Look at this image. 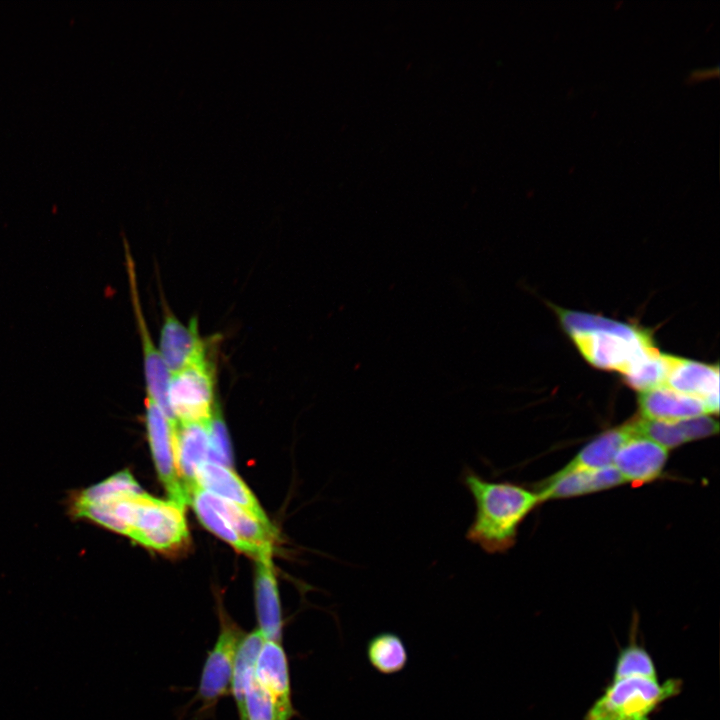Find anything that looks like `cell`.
<instances>
[{
	"mask_svg": "<svg viewBox=\"0 0 720 720\" xmlns=\"http://www.w3.org/2000/svg\"><path fill=\"white\" fill-rule=\"evenodd\" d=\"M461 480L476 506L466 538L486 553L506 552L515 544L520 524L541 502L538 495L515 483L489 481L469 467Z\"/></svg>",
	"mask_w": 720,
	"mask_h": 720,
	"instance_id": "cell-1",
	"label": "cell"
},
{
	"mask_svg": "<svg viewBox=\"0 0 720 720\" xmlns=\"http://www.w3.org/2000/svg\"><path fill=\"white\" fill-rule=\"evenodd\" d=\"M682 680L631 677L612 680L584 720H649L666 700L680 693Z\"/></svg>",
	"mask_w": 720,
	"mask_h": 720,
	"instance_id": "cell-2",
	"label": "cell"
},
{
	"mask_svg": "<svg viewBox=\"0 0 720 720\" xmlns=\"http://www.w3.org/2000/svg\"><path fill=\"white\" fill-rule=\"evenodd\" d=\"M184 508L170 499H157L146 492L136 496L129 537L158 551H172L183 546L189 538Z\"/></svg>",
	"mask_w": 720,
	"mask_h": 720,
	"instance_id": "cell-3",
	"label": "cell"
},
{
	"mask_svg": "<svg viewBox=\"0 0 720 720\" xmlns=\"http://www.w3.org/2000/svg\"><path fill=\"white\" fill-rule=\"evenodd\" d=\"M215 375L209 356L170 374L168 401L178 423L210 422L216 409Z\"/></svg>",
	"mask_w": 720,
	"mask_h": 720,
	"instance_id": "cell-4",
	"label": "cell"
},
{
	"mask_svg": "<svg viewBox=\"0 0 720 720\" xmlns=\"http://www.w3.org/2000/svg\"><path fill=\"white\" fill-rule=\"evenodd\" d=\"M219 620L220 630L208 652L198 687L197 696L205 709L214 707L228 693L236 654L246 635L223 610Z\"/></svg>",
	"mask_w": 720,
	"mask_h": 720,
	"instance_id": "cell-5",
	"label": "cell"
},
{
	"mask_svg": "<svg viewBox=\"0 0 720 720\" xmlns=\"http://www.w3.org/2000/svg\"><path fill=\"white\" fill-rule=\"evenodd\" d=\"M124 246L131 302L142 347L147 396L151 398L162 410L170 423L171 432H173L178 422L171 411L168 401L170 373L160 355L158 347L154 345L150 336L148 325L141 307L135 264L126 240H124Z\"/></svg>",
	"mask_w": 720,
	"mask_h": 720,
	"instance_id": "cell-6",
	"label": "cell"
},
{
	"mask_svg": "<svg viewBox=\"0 0 720 720\" xmlns=\"http://www.w3.org/2000/svg\"><path fill=\"white\" fill-rule=\"evenodd\" d=\"M582 355L598 368L625 374L634 364L657 351L649 337L631 339L605 332L571 336Z\"/></svg>",
	"mask_w": 720,
	"mask_h": 720,
	"instance_id": "cell-7",
	"label": "cell"
},
{
	"mask_svg": "<svg viewBox=\"0 0 720 720\" xmlns=\"http://www.w3.org/2000/svg\"><path fill=\"white\" fill-rule=\"evenodd\" d=\"M159 336L158 349L170 374L208 357L196 317L185 324L165 305Z\"/></svg>",
	"mask_w": 720,
	"mask_h": 720,
	"instance_id": "cell-8",
	"label": "cell"
},
{
	"mask_svg": "<svg viewBox=\"0 0 720 720\" xmlns=\"http://www.w3.org/2000/svg\"><path fill=\"white\" fill-rule=\"evenodd\" d=\"M145 407L147 435L159 478L170 500L185 507L189 499L177 474L170 423L158 405L148 396L145 399Z\"/></svg>",
	"mask_w": 720,
	"mask_h": 720,
	"instance_id": "cell-9",
	"label": "cell"
},
{
	"mask_svg": "<svg viewBox=\"0 0 720 720\" xmlns=\"http://www.w3.org/2000/svg\"><path fill=\"white\" fill-rule=\"evenodd\" d=\"M668 460V450L656 442L632 435L619 449L613 466L623 482L642 485L659 478Z\"/></svg>",
	"mask_w": 720,
	"mask_h": 720,
	"instance_id": "cell-10",
	"label": "cell"
},
{
	"mask_svg": "<svg viewBox=\"0 0 720 720\" xmlns=\"http://www.w3.org/2000/svg\"><path fill=\"white\" fill-rule=\"evenodd\" d=\"M256 681L272 696L281 720L295 715L287 655L281 642L264 640L254 666Z\"/></svg>",
	"mask_w": 720,
	"mask_h": 720,
	"instance_id": "cell-11",
	"label": "cell"
},
{
	"mask_svg": "<svg viewBox=\"0 0 720 720\" xmlns=\"http://www.w3.org/2000/svg\"><path fill=\"white\" fill-rule=\"evenodd\" d=\"M677 392L700 399L709 413L719 409V368L670 355L665 385Z\"/></svg>",
	"mask_w": 720,
	"mask_h": 720,
	"instance_id": "cell-12",
	"label": "cell"
},
{
	"mask_svg": "<svg viewBox=\"0 0 720 720\" xmlns=\"http://www.w3.org/2000/svg\"><path fill=\"white\" fill-rule=\"evenodd\" d=\"M623 480L610 466L598 470H559L534 490L540 501L582 496L619 486Z\"/></svg>",
	"mask_w": 720,
	"mask_h": 720,
	"instance_id": "cell-13",
	"label": "cell"
},
{
	"mask_svg": "<svg viewBox=\"0 0 720 720\" xmlns=\"http://www.w3.org/2000/svg\"><path fill=\"white\" fill-rule=\"evenodd\" d=\"M271 556L272 551H265L256 558L254 591L257 629L264 640L281 642L283 619Z\"/></svg>",
	"mask_w": 720,
	"mask_h": 720,
	"instance_id": "cell-14",
	"label": "cell"
},
{
	"mask_svg": "<svg viewBox=\"0 0 720 720\" xmlns=\"http://www.w3.org/2000/svg\"><path fill=\"white\" fill-rule=\"evenodd\" d=\"M172 445L177 474L189 499L198 486V470L208 459L209 423H178Z\"/></svg>",
	"mask_w": 720,
	"mask_h": 720,
	"instance_id": "cell-15",
	"label": "cell"
},
{
	"mask_svg": "<svg viewBox=\"0 0 720 720\" xmlns=\"http://www.w3.org/2000/svg\"><path fill=\"white\" fill-rule=\"evenodd\" d=\"M196 480L203 490L246 509L262 522L270 523L253 493L231 468L206 461L198 470Z\"/></svg>",
	"mask_w": 720,
	"mask_h": 720,
	"instance_id": "cell-16",
	"label": "cell"
},
{
	"mask_svg": "<svg viewBox=\"0 0 720 720\" xmlns=\"http://www.w3.org/2000/svg\"><path fill=\"white\" fill-rule=\"evenodd\" d=\"M642 418L678 421L710 414L703 401L666 386L642 391L638 397Z\"/></svg>",
	"mask_w": 720,
	"mask_h": 720,
	"instance_id": "cell-17",
	"label": "cell"
},
{
	"mask_svg": "<svg viewBox=\"0 0 720 720\" xmlns=\"http://www.w3.org/2000/svg\"><path fill=\"white\" fill-rule=\"evenodd\" d=\"M203 490V489H202ZM207 502L230 524L237 535L260 553L273 550L276 531L246 509L203 490Z\"/></svg>",
	"mask_w": 720,
	"mask_h": 720,
	"instance_id": "cell-18",
	"label": "cell"
},
{
	"mask_svg": "<svg viewBox=\"0 0 720 720\" xmlns=\"http://www.w3.org/2000/svg\"><path fill=\"white\" fill-rule=\"evenodd\" d=\"M632 435L629 423L609 429L588 442L560 470H598L613 466L619 449Z\"/></svg>",
	"mask_w": 720,
	"mask_h": 720,
	"instance_id": "cell-19",
	"label": "cell"
},
{
	"mask_svg": "<svg viewBox=\"0 0 720 720\" xmlns=\"http://www.w3.org/2000/svg\"><path fill=\"white\" fill-rule=\"evenodd\" d=\"M557 313L565 330L575 334L605 332L621 335L631 339L649 337L646 331L632 325L604 318L602 316L557 309Z\"/></svg>",
	"mask_w": 720,
	"mask_h": 720,
	"instance_id": "cell-20",
	"label": "cell"
},
{
	"mask_svg": "<svg viewBox=\"0 0 720 720\" xmlns=\"http://www.w3.org/2000/svg\"><path fill=\"white\" fill-rule=\"evenodd\" d=\"M366 654L370 665L384 675L402 671L408 661L403 640L392 632H382L373 636L367 643Z\"/></svg>",
	"mask_w": 720,
	"mask_h": 720,
	"instance_id": "cell-21",
	"label": "cell"
},
{
	"mask_svg": "<svg viewBox=\"0 0 720 720\" xmlns=\"http://www.w3.org/2000/svg\"><path fill=\"white\" fill-rule=\"evenodd\" d=\"M264 638L258 629L246 634L236 654L230 690L233 694L240 720H246L244 710V691L250 676L254 672L255 661Z\"/></svg>",
	"mask_w": 720,
	"mask_h": 720,
	"instance_id": "cell-22",
	"label": "cell"
},
{
	"mask_svg": "<svg viewBox=\"0 0 720 720\" xmlns=\"http://www.w3.org/2000/svg\"><path fill=\"white\" fill-rule=\"evenodd\" d=\"M189 504L192 505L197 517L207 529L228 542L236 550L246 553L255 559L262 554L237 535L230 524L207 502L201 487L197 486L192 491L189 497Z\"/></svg>",
	"mask_w": 720,
	"mask_h": 720,
	"instance_id": "cell-23",
	"label": "cell"
},
{
	"mask_svg": "<svg viewBox=\"0 0 720 720\" xmlns=\"http://www.w3.org/2000/svg\"><path fill=\"white\" fill-rule=\"evenodd\" d=\"M670 355L655 351L634 364L625 374L626 383L640 392L664 386Z\"/></svg>",
	"mask_w": 720,
	"mask_h": 720,
	"instance_id": "cell-24",
	"label": "cell"
},
{
	"mask_svg": "<svg viewBox=\"0 0 720 720\" xmlns=\"http://www.w3.org/2000/svg\"><path fill=\"white\" fill-rule=\"evenodd\" d=\"M618 654L613 680L641 677L657 680V670L650 654L632 639Z\"/></svg>",
	"mask_w": 720,
	"mask_h": 720,
	"instance_id": "cell-25",
	"label": "cell"
},
{
	"mask_svg": "<svg viewBox=\"0 0 720 720\" xmlns=\"http://www.w3.org/2000/svg\"><path fill=\"white\" fill-rule=\"evenodd\" d=\"M244 710L246 720H281L274 699L256 681L254 672L245 687Z\"/></svg>",
	"mask_w": 720,
	"mask_h": 720,
	"instance_id": "cell-26",
	"label": "cell"
},
{
	"mask_svg": "<svg viewBox=\"0 0 720 720\" xmlns=\"http://www.w3.org/2000/svg\"><path fill=\"white\" fill-rule=\"evenodd\" d=\"M207 460L231 468L232 454L228 433L218 409H215L209 422V449Z\"/></svg>",
	"mask_w": 720,
	"mask_h": 720,
	"instance_id": "cell-27",
	"label": "cell"
}]
</instances>
